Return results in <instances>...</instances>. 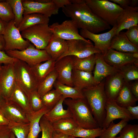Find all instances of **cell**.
I'll return each mask as SVG.
<instances>
[{"mask_svg":"<svg viewBox=\"0 0 138 138\" xmlns=\"http://www.w3.org/2000/svg\"><path fill=\"white\" fill-rule=\"evenodd\" d=\"M10 122L5 117L0 109V128L8 126Z\"/></svg>","mask_w":138,"mask_h":138,"instance_id":"obj_50","label":"cell"},{"mask_svg":"<svg viewBox=\"0 0 138 138\" xmlns=\"http://www.w3.org/2000/svg\"><path fill=\"white\" fill-rule=\"evenodd\" d=\"M62 97L56 89H52L45 93L41 98L44 107L51 109L58 103Z\"/></svg>","mask_w":138,"mask_h":138,"instance_id":"obj_37","label":"cell"},{"mask_svg":"<svg viewBox=\"0 0 138 138\" xmlns=\"http://www.w3.org/2000/svg\"><path fill=\"white\" fill-rule=\"evenodd\" d=\"M66 41L67 50L58 60L68 56L83 58L95 54L102 53L89 40L75 39Z\"/></svg>","mask_w":138,"mask_h":138,"instance_id":"obj_8","label":"cell"},{"mask_svg":"<svg viewBox=\"0 0 138 138\" xmlns=\"http://www.w3.org/2000/svg\"><path fill=\"white\" fill-rule=\"evenodd\" d=\"M51 1L59 9L71 3L70 0H51Z\"/></svg>","mask_w":138,"mask_h":138,"instance_id":"obj_49","label":"cell"},{"mask_svg":"<svg viewBox=\"0 0 138 138\" xmlns=\"http://www.w3.org/2000/svg\"><path fill=\"white\" fill-rule=\"evenodd\" d=\"M95 54L96 59L93 76L97 85L108 76L118 72L119 70L107 63L104 59V55L102 53Z\"/></svg>","mask_w":138,"mask_h":138,"instance_id":"obj_18","label":"cell"},{"mask_svg":"<svg viewBox=\"0 0 138 138\" xmlns=\"http://www.w3.org/2000/svg\"><path fill=\"white\" fill-rule=\"evenodd\" d=\"M138 0H130L129 6L133 7H138Z\"/></svg>","mask_w":138,"mask_h":138,"instance_id":"obj_55","label":"cell"},{"mask_svg":"<svg viewBox=\"0 0 138 138\" xmlns=\"http://www.w3.org/2000/svg\"><path fill=\"white\" fill-rule=\"evenodd\" d=\"M6 101L4 97L0 95V107L3 106Z\"/></svg>","mask_w":138,"mask_h":138,"instance_id":"obj_56","label":"cell"},{"mask_svg":"<svg viewBox=\"0 0 138 138\" xmlns=\"http://www.w3.org/2000/svg\"><path fill=\"white\" fill-rule=\"evenodd\" d=\"M124 83V79L119 71L105 78L104 88L108 99L114 101Z\"/></svg>","mask_w":138,"mask_h":138,"instance_id":"obj_19","label":"cell"},{"mask_svg":"<svg viewBox=\"0 0 138 138\" xmlns=\"http://www.w3.org/2000/svg\"><path fill=\"white\" fill-rule=\"evenodd\" d=\"M109 49L123 53L138 52V47L129 40L124 32H121L112 38Z\"/></svg>","mask_w":138,"mask_h":138,"instance_id":"obj_22","label":"cell"},{"mask_svg":"<svg viewBox=\"0 0 138 138\" xmlns=\"http://www.w3.org/2000/svg\"><path fill=\"white\" fill-rule=\"evenodd\" d=\"M13 65L16 82L29 96L37 90L39 83L31 67L26 63L19 60Z\"/></svg>","mask_w":138,"mask_h":138,"instance_id":"obj_5","label":"cell"},{"mask_svg":"<svg viewBox=\"0 0 138 138\" xmlns=\"http://www.w3.org/2000/svg\"><path fill=\"white\" fill-rule=\"evenodd\" d=\"M119 134L121 138H138V125L127 124Z\"/></svg>","mask_w":138,"mask_h":138,"instance_id":"obj_41","label":"cell"},{"mask_svg":"<svg viewBox=\"0 0 138 138\" xmlns=\"http://www.w3.org/2000/svg\"><path fill=\"white\" fill-rule=\"evenodd\" d=\"M105 129L100 127L94 129H85L78 127L68 135L75 138H95L100 136Z\"/></svg>","mask_w":138,"mask_h":138,"instance_id":"obj_33","label":"cell"},{"mask_svg":"<svg viewBox=\"0 0 138 138\" xmlns=\"http://www.w3.org/2000/svg\"><path fill=\"white\" fill-rule=\"evenodd\" d=\"M105 79L95 86L82 90L94 117L100 127L106 117L108 100L105 90Z\"/></svg>","mask_w":138,"mask_h":138,"instance_id":"obj_2","label":"cell"},{"mask_svg":"<svg viewBox=\"0 0 138 138\" xmlns=\"http://www.w3.org/2000/svg\"><path fill=\"white\" fill-rule=\"evenodd\" d=\"M39 124L42 132L41 138H52L53 129L52 123L43 116L40 119Z\"/></svg>","mask_w":138,"mask_h":138,"instance_id":"obj_43","label":"cell"},{"mask_svg":"<svg viewBox=\"0 0 138 138\" xmlns=\"http://www.w3.org/2000/svg\"><path fill=\"white\" fill-rule=\"evenodd\" d=\"M106 109V117L102 126L103 128H107L111 122L116 119H124L128 122L133 120L126 108L120 106L114 101L108 99Z\"/></svg>","mask_w":138,"mask_h":138,"instance_id":"obj_14","label":"cell"},{"mask_svg":"<svg viewBox=\"0 0 138 138\" xmlns=\"http://www.w3.org/2000/svg\"><path fill=\"white\" fill-rule=\"evenodd\" d=\"M8 127L17 138H27L30 129V123H10Z\"/></svg>","mask_w":138,"mask_h":138,"instance_id":"obj_39","label":"cell"},{"mask_svg":"<svg viewBox=\"0 0 138 138\" xmlns=\"http://www.w3.org/2000/svg\"><path fill=\"white\" fill-rule=\"evenodd\" d=\"M56 61L52 58L31 67L32 72L39 83L54 69Z\"/></svg>","mask_w":138,"mask_h":138,"instance_id":"obj_28","label":"cell"},{"mask_svg":"<svg viewBox=\"0 0 138 138\" xmlns=\"http://www.w3.org/2000/svg\"><path fill=\"white\" fill-rule=\"evenodd\" d=\"M0 19L7 23L14 19L12 9L6 1L0 2Z\"/></svg>","mask_w":138,"mask_h":138,"instance_id":"obj_40","label":"cell"},{"mask_svg":"<svg viewBox=\"0 0 138 138\" xmlns=\"http://www.w3.org/2000/svg\"><path fill=\"white\" fill-rule=\"evenodd\" d=\"M7 101L16 105L28 114L33 112L30 105L29 96L16 82L12 92Z\"/></svg>","mask_w":138,"mask_h":138,"instance_id":"obj_21","label":"cell"},{"mask_svg":"<svg viewBox=\"0 0 138 138\" xmlns=\"http://www.w3.org/2000/svg\"><path fill=\"white\" fill-rule=\"evenodd\" d=\"M93 12L110 26L116 24L123 9L119 5L107 0H85Z\"/></svg>","mask_w":138,"mask_h":138,"instance_id":"obj_4","label":"cell"},{"mask_svg":"<svg viewBox=\"0 0 138 138\" xmlns=\"http://www.w3.org/2000/svg\"><path fill=\"white\" fill-rule=\"evenodd\" d=\"M72 79L73 86L82 90L84 88L96 85L92 72H85L73 68Z\"/></svg>","mask_w":138,"mask_h":138,"instance_id":"obj_23","label":"cell"},{"mask_svg":"<svg viewBox=\"0 0 138 138\" xmlns=\"http://www.w3.org/2000/svg\"><path fill=\"white\" fill-rule=\"evenodd\" d=\"M104 59L108 64L118 69L138 59L133 58L130 52H122L111 49H109L104 55Z\"/></svg>","mask_w":138,"mask_h":138,"instance_id":"obj_20","label":"cell"},{"mask_svg":"<svg viewBox=\"0 0 138 138\" xmlns=\"http://www.w3.org/2000/svg\"><path fill=\"white\" fill-rule=\"evenodd\" d=\"M97 138V137H96V138Z\"/></svg>","mask_w":138,"mask_h":138,"instance_id":"obj_62","label":"cell"},{"mask_svg":"<svg viewBox=\"0 0 138 138\" xmlns=\"http://www.w3.org/2000/svg\"><path fill=\"white\" fill-rule=\"evenodd\" d=\"M130 53L133 58L135 59H138V52Z\"/></svg>","mask_w":138,"mask_h":138,"instance_id":"obj_57","label":"cell"},{"mask_svg":"<svg viewBox=\"0 0 138 138\" xmlns=\"http://www.w3.org/2000/svg\"><path fill=\"white\" fill-rule=\"evenodd\" d=\"M130 91L135 99L138 100V80L129 82Z\"/></svg>","mask_w":138,"mask_h":138,"instance_id":"obj_46","label":"cell"},{"mask_svg":"<svg viewBox=\"0 0 138 138\" xmlns=\"http://www.w3.org/2000/svg\"><path fill=\"white\" fill-rule=\"evenodd\" d=\"M22 2L24 15L36 13L49 17L58 13L59 8L51 0H22Z\"/></svg>","mask_w":138,"mask_h":138,"instance_id":"obj_10","label":"cell"},{"mask_svg":"<svg viewBox=\"0 0 138 138\" xmlns=\"http://www.w3.org/2000/svg\"><path fill=\"white\" fill-rule=\"evenodd\" d=\"M72 57L73 69L92 72L95 64V54L83 58H79L74 56H72Z\"/></svg>","mask_w":138,"mask_h":138,"instance_id":"obj_31","label":"cell"},{"mask_svg":"<svg viewBox=\"0 0 138 138\" xmlns=\"http://www.w3.org/2000/svg\"><path fill=\"white\" fill-rule=\"evenodd\" d=\"M11 133L8 126L0 128V138H10Z\"/></svg>","mask_w":138,"mask_h":138,"instance_id":"obj_48","label":"cell"},{"mask_svg":"<svg viewBox=\"0 0 138 138\" xmlns=\"http://www.w3.org/2000/svg\"><path fill=\"white\" fill-rule=\"evenodd\" d=\"M118 69L125 82L129 83L138 80V67L133 63L124 65Z\"/></svg>","mask_w":138,"mask_h":138,"instance_id":"obj_35","label":"cell"},{"mask_svg":"<svg viewBox=\"0 0 138 138\" xmlns=\"http://www.w3.org/2000/svg\"><path fill=\"white\" fill-rule=\"evenodd\" d=\"M71 3L62 8L67 17L76 23L78 29L96 33L110 29V26L95 15L85 0H70Z\"/></svg>","mask_w":138,"mask_h":138,"instance_id":"obj_1","label":"cell"},{"mask_svg":"<svg viewBox=\"0 0 138 138\" xmlns=\"http://www.w3.org/2000/svg\"><path fill=\"white\" fill-rule=\"evenodd\" d=\"M49 26L54 35L64 40H86L80 35L77 25L71 19L65 20L60 24L55 22Z\"/></svg>","mask_w":138,"mask_h":138,"instance_id":"obj_11","label":"cell"},{"mask_svg":"<svg viewBox=\"0 0 138 138\" xmlns=\"http://www.w3.org/2000/svg\"><path fill=\"white\" fill-rule=\"evenodd\" d=\"M1 66H2V65L0 66V71H1Z\"/></svg>","mask_w":138,"mask_h":138,"instance_id":"obj_61","label":"cell"},{"mask_svg":"<svg viewBox=\"0 0 138 138\" xmlns=\"http://www.w3.org/2000/svg\"><path fill=\"white\" fill-rule=\"evenodd\" d=\"M130 113L133 119H138V106H128L125 108Z\"/></svg>","mask_w":138,"mask_h":138,"instance_id":"obj_47","label":"cell"},{"mask_svg":"<svg viewBox=\"0 0 138 138\" xmlns=\"http://www.w3.org/2000/svg\"><path fill=\"white\" fill-rule=\"evenodd\" d=\"M5 52L10 56L24 62L31 67L51 58L45 50L37 49L31 44L22 51L10 50Z\"/></svg>","mask_w":138,"mask_h":138,"instance_id":"obj_7","label":"cell"},{"mask_svg":"<svg viewBox=\"0 0 138 138\" xmlns=\"http://www.w3.org/2000/svg\"><path fill=\"white\" fill-rule=\"evenodd\" d=\"M70 135L53 130L52 138H70Z\"/></svg>","mask_w":138,"mask_h":138,"instance_id":"obj_52","label":"cell"},{"mask_svg":"<svg viewBox=\"0 0 138 138\" xmlns=\"http://www.w3.org/2000/svg\"><path fill=\"white\" fill-rule=\"evenodd\" d=\"M23 38L31 42L36 48L45 50L53 35L48 24H41L31 26L21 31Z\"/></svg>","mask_w":138,"mask_h":138,"instance_id":"obj_6","label":"cell"},{"mask_svg":"<svg viewBox=\"0 0 138 138\" xmlns=\"http://www.w3.org/2000/svg\"><path fill=\"white\" fill-rule=\"evenodd\" d=\"M124 33L129 40L138 47V25L130 27Z\"/></svg>","mask_w":138,"mask_h":138,"instance_id":"obj_44","label":"cell"},{"mask_svg":"<svg viewBox=\"0 0 138 138\" xmlns=\"http://www.w3.org/2000/svg\"><path fill=\"white\" fill-rule=\"evenodd\" d=\"M67 49L66 41L53 34L45 50L51 58L56 61Z\"/></svg>","mask_w":138,"mask_h":138,"instance_id":"obj_24","label":"cell"},{"mask_svg":"<svg viewBox=\"0 0 138 138\" xmlns=\"http://www.w3.org/2000/svg\"><path fill=\"white\" fill-rule=\"evenodd\" d=\"M53 87L65 99L67 98L72 99L85 98L82 90L74 87H71L63 84L57 80Z\"/></svg>","mask_w":138,"mask_h":138,"instance_id":"obj_29","label":"cell"},{"mask_svg":"<svg viewBox=\"0 0 138 138\" xmlns=\"http://www.w3.org/2000/svg\"><path fill=\"white\" fill-rule=\"evenodd\" d=\"M114 138H121L120 137V136H118V137H115Z\"/></svg>","mask_w":138,"mask_h":138,"instance_id":"obj_60","label":"cell"},{"mask_svg":"<svg viewBox=\"0 0 138 138\" xmlns=\"http://www.w3.org/2000/svg\"><path fill=\"white\" fill-rule=\"evenodd\" d=\"M128 122L127 121L124 119H122L117 124L113 121L111 122L99 138H114L128 124Z\"/></svg>","mask_w":138,"mask_h":138,"instance_id":"obj_36","label":"cell"},{"mask_svg":"<svg viewBox=\"0 0 138 138\" xmlns=\"http://www.w3.org/2000/svg\"><path fill=\"white\" fill-rule=\"evenodd\" d=\"M5 41L3 35L0 34V51H4Z\"/></svg>","mask_w":138,"mask_h":138,"instance_id":"obj_54","label":"cell"},{"mask_svg":"<svg viewBox=\"0 0 138 138\" xmlns=\"http://www.w3.org/2000/svg\"><path fill=\"white\" fill-rule=\"evenodd\" d=\"M65 99L62 96L58 103L52 109L43 116L48 121L53 123L61 119L72 118L71 112L69 109H64L63 103Z\"/></svg>","mask_w":138,"mask_h":138,"instance_id":"obj_26","label":"cell"},{"mask_svg":"<svg viewBox=\"0 0 138 138\" xmlns=\"http://www.w3.org/2000/svg\"><path fill=\"white\" fill-rule=\"evenodd\" d=\"M0 109L10 123H29L27 114L9 101H6Z\"/></svg>","mask_w":138,"mask_h":138,"instance_id":"obj_17","label":"cell"},{"mask_svg":"<svg viewBox=\"0 0 138 138\" xmlns=\"http://www.w3.org/2000/svg\"><path fill=\"white\" fill-rule=\"evenodd\" d=\"M50 109L45 107L40 110L28 114L30 123L29 132L27 138H37L41 131L39 124L41 118Z\"/></svg>","mask_w":138,"mask_h":138,"instance_id":"obj_25","label":"cell"},{"mask_svg":"<svg viewBox=\"0 0 138 138\" xmlns=\"http://www.w3.org/2000/svg\"><path fill=\"white\" fill-rule=\"evenodd\" d=\"M13 64L2 66L0 72V95L6 101L9 98L16 83Z\"/></svg>","mask_w":138,"mask_h":138,"instance_id":"obj_13","label":"cell"},{"mask_svg":"<svg viewBox=\"0 0 138 138\" xmlns=\"http://www.w3.org/2000/svg\"><path fill=\"white\" fill-rule=\"evenodd\" d=\"M10 5L14 16V22L15 26L18 27L23 17L24 8L22 0H6Z\"/></svg>","mask_w":138,"mask_h":138,"instance_id":"obj_38","label":"cell"},{"mask_svg":"<svg viewBox=\"0 0 138 138\" xmlns=\"http://www.w3.org/2000/svg\"><path fill=\"white\" fill-rule=\"evenodd\" d=\"M19 60L11 57L4 51H0V66L4 65L13 64Z\"/></svg>","mask_w":138,"mask_h":138,"instance_id":"obj_45","label":"cell"},{"mask_svg":"<svg viewBox=\"0 0 138 138\" xmlns=\"http://www.w3.org/2000/svg\"><path fill=\"white\" fill-rule=\"evenodd\" d=\"M63 102L67 106L72 118L79 127L94 129L100 127L85 98H67L64 99Z\"/></svg>","mask_w":138,"mask_h":138,"instance_id":"obj_3","label":"cell"},{"mask_svg":"<svg viewBox=\"0 0 138 138\" xmlns=\"http://www.w3.org/2000/svg\"><path fill=\"white\" fill-rule=\"evenodd\" d=\"M29 101L30 107L33 112L38 111L44 107L41 96L37 90L32 92L29 95Z\"/></svg>","mask_w":138,"mask_h":138,"instance_id":"obj_42","label":"cell"},{"mask_svg":"<svg viewBox=\"0 0 138 138\" xmlns=\"http://www.w3.org/2000/svg\"><path fill=\"white\" fill-rule=\"evenodd\" d=\"M116 4H118L122 8L128 6H129L130 0H110Z\"/></svg>","mask_w":138,"mask_h":138,"instance_id":"obj_51","label":"cell"},{"mask_svg":"<svg viewBox=\"0 0 138 138\" xmlns=\"http://www.w3.org/2000/svg\"><path fill=\"white\" fill-rule=\"evenodd\" d=\"M123 9V11L117 21L115 35L122 30L138 25V7H133L128 6Z\"/></svg>","mask_w":138,"mask_h":138,"instance_id":"obj_16","label":"cell"},{"mask_svg":"<svg viewBox=\"0 0 138 138\" xmlns=\"http://www.w3.org/2000/svg\"><path fill=\"white\" fill-rule=\"evenodd\" d=\"M20 31L14 24V20L8 23L3 36L5 41L4 50L22 51L31 44L28 40L22 37Z\"/></svg>","mask_w":138,"mask_h":138,"instance_id":"obj_9","label":"cell"},{"mask_svg":"<svg viewBox=\"0 0 138 138\" xmlns=\"http://www.w3.org/2000/svg\"><path fill=\"white\" fill-rule=\"evenodd\" d=\"M73 69L72 56H65L56 61L54 69L58 74L57 80L66 85L74 87L72 79Z\"/></svg>","mask_w":138,"mask_h":138,"instance_id":"obj_15","label":"cell"},{"mask_svg":"<svg viewBox=\"0 0 138 138\" xmlns=\"http://www.w3.org/2000/svg\"><path fill=\"white\" fill-rule=\"evenodd\" d=\"M53 130L68 135L78 127L72 118H64L52 123Z\"/></svg>","mask_w":138,"mask_h":138,"instance_id":"obj_32","label":"cell"},{"mask_svg":"<svg viewBox=\"0 0 138 138\" xmlns=\"http://www.w3.org/2000/svg\"><path fill=\"white\" fill-rule=\"evenodd\" d=\"M7 24L0 19V34H3Z\"/></svg>","mask_w":138,"mask_h":138,"instance_id":"obj_53","label":"cell"},{"mask_svg":"<svg viewBox=\"0 0 138 138\" xmlns=\"http://www.w3.org/2000/svg\"><path fill=\"white\" fill-rule=\"evenodd\" d=\"M114 101L120 106L125 108L128 106H135L137 101L130 91L129 83L125 82Z\"/></svg>","mask_w":138,"mask_h":138,"instance_id":"obj_30","label":"cell"},{"mask_svg":"<svg viewBox=\"0 0 138 138\" xmlns=\"http://www.w3.org/2000/svg\"><path fill=\"white\" fill-rule=\"evenodd\" d=\"M70 138H75V137L73 136L70 135Z\"/></svg>","mask_w":138,"mask_h":138,"instance_id":"obj_59","label":"cell"},{"mask_svg":"<svg viewBox=\"0 0 138 138\" xmlns=\"http://www.w3.org/2000/svg\"><path fill=\"white\" fill-rule=\"evenodd\" d=\"M116 28V24L109 31L100 34L94 33L86 30L80 29L79 34L84 38H88L93 41L94 43V45L104 55L110 48L111 40L115 35Z\"/></svg>","mask_w":138,"mask_h":138,"instance_id":"obj_12","label":"cell"},{"mask_svg":"<svg viewBox=\"0 0 138 138\" xmlns=\"http://www.w3.org/2000/svg\"><path fill=\"white\" fill-rule=\"evenodd\" d=\"M57 77V73L54 69L39 84L37 91L40 96L52 89Z\"/></svg>","mask_w":138,"mask_h":138,"instance_id":"obj_34","label":"cell"},{"mask_svg":"<svg viewBox=\"0 0 138 138\" xmlns=\"http://www.w3.org/2000/svg\"><path fill=\"white\" fill-rule=\"evenodd\" d=\"M49 21V17L42 14L32 13L24 15L17 28L20 31H21L28 27L37 24H48Z\"/></svg>","mask_w":138,"mask_h":138,"instance_id":"obj_27","label":"cell"},{"mask_svg":"<svg viewBox=\"0 0 138 138\" xmlns=\"http://www.w3.org/2000/svg\"><path fill=\"white\" fill-rule=\"evenodd\" d=\"M10 138H15V136L14 133L11 132Z\"/></svg>","mask_w":138,"mask_h":138,"instance_id":"obj_58","label":"cell"}]
</instances>
